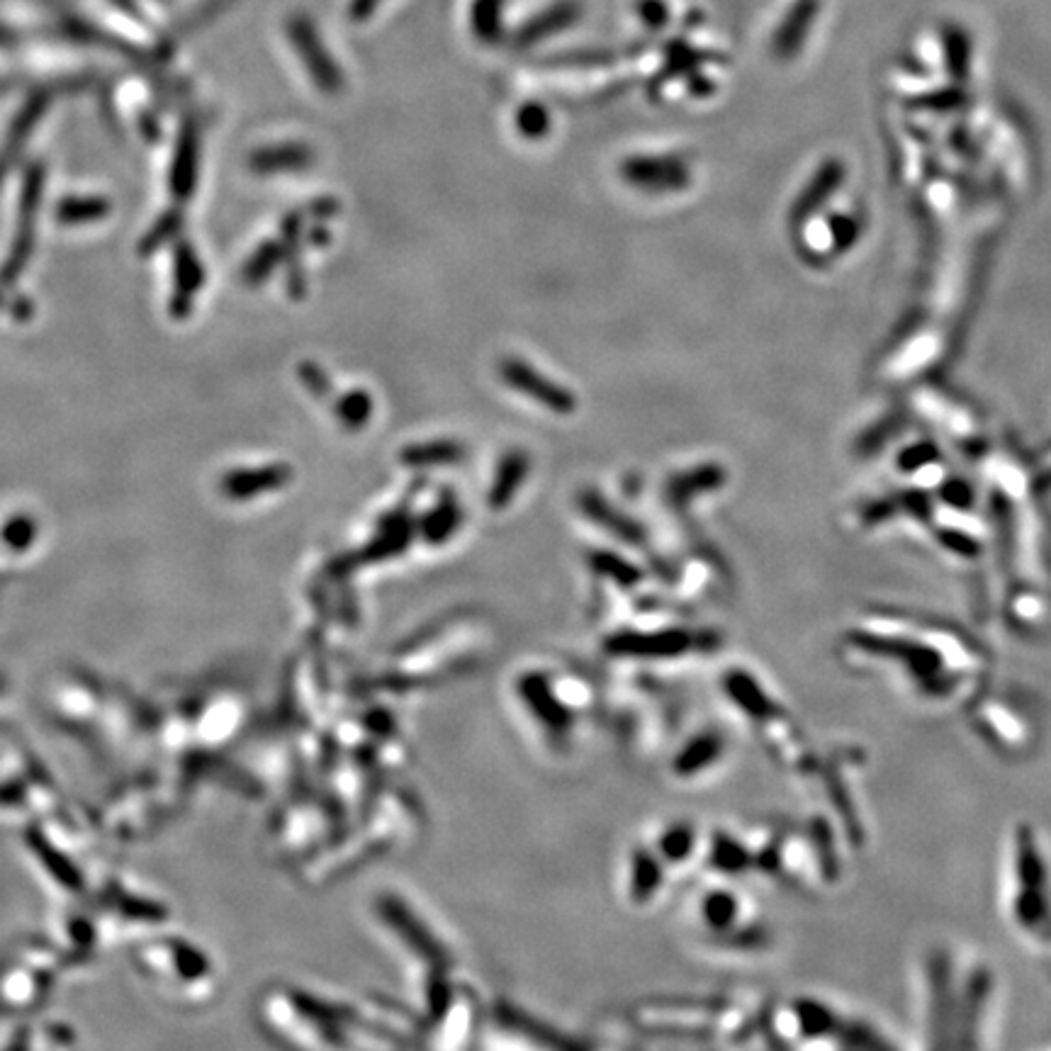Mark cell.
Segmentation results:
<instances>
[{
	"label": "cell",
	"mask_w": 1051,
	"mask_h": 1051,
	"mask_svg": "<svg viewBox=\"0 0 1051 1051\" xmlns=\"http://www.w3.org/2000/svg\"><path fill=\"white\" fill-rule=\"evenodd\" d=\"M837 659L852 672L883 684L915 711L964 714L990 687V655L956 625L873 611L840 633Z\"/></svg>",
	"instance_id": "obj_1"
},
{
	"label": "cell",
	"mask_w": 1051,
	"mask_h": 1051,
	"mask_svg": "<svg viewBox=\"0 0 1051 1051\" xmlns=\"http://www.w3.org/2000/svg\"><path fill=\"white\" fill-rule=\"evenodd\" d=\"M918 1051H988L1000 1018V976L982 952L932 942L915 964Z\"/></svg>",
	"instance_id": "obj_2"
},
{
	"label": "cell",
	"mask_w": 1051,
	"mask_h": 1051,
	"mask_svg": "<svg viewBox=\"0 0 1051 1051\" xmlns=\"http://www.w3.org/2000/svg\"><path fill=\"white\" fill-rule=\"evenodd\" d=\"M718 696L779 772L801 786L808 782L821 746L813 742L794 708L762 672L746 663L723 667L718 675Z\"/></svg>",
	"instance_id": "obj_3"
},
{
	"label": "cell",
	"mask_w": 1051,
	"mask_h": 1051,
	"mask_svg": "<svg viewBox=\"0 0 1051 1051\" xmlns=\"http://www.w3.org/2000/svg\"><path fill=\"white\" fill-rule=\"evenodd\" d=\"M998 891L1010 935L1051 956V847L1032 821H1015L1002 837Z\"/></svg>",
	"instance_id": "obj_4"
},
{
	"label": "cell",
	"mask_w": 1051,
	"mask_h": 1051,
	"mask_svg": "<svg viewBox=\"0 0 1051 1051\" xmlns=\"http://www.w3.org/2000/svg\"><path fill=\"white\" fill-rule=\"evenodd\" d=\"M764 1032L779 1051H899L877 1020L813 994L766 1002Z\"/></svg>",
	"instance_id": "obj_5"
},
{
	"label": "cell",
	"mask_w": 1051,
	"mask_h": 1051,
	"mask_svg": "<svg viewBox=\"0 0 1051 1051\" xmlns=\"http://www.w3.org/2000/svg\"><path fill=\"white\" fill-rule=\"evenodd\" d=\"M689 925L701 947L720 959H760L776 942L760 905L736 881L706 879L691 899Z\"/></svg>",
	"instance_id": "obj_6"
},
{
	"label": "cell",
	"mask_w": 1051,
	"mask_h": 1051,
	"mask_svg": "<svg viewBox=\"0 0 1051 1051\" xmlns=\"http://www.w3.org/2000/svg\"><path fill=\"white\" fill-rule=\"evenodd\" d=\"M867 766V752L857 742H830L821 746L818 762L803 784L818 796V811L833 821L849 852L869 843Z\"/></svg>",
	"instance_id": "obj_7"
},
{
	"label": "cell",
	"mask_w": 1051,
	"mask_h": 1051,
	"mask_svg": "<svg viewBox=\"0 0 1051 1051\" xmlns=\"http://www.w3.org/2000/svg\"><path fill=\"white\" fill-rule=\"evenodd\" d=\"M962 716L978 746L1006 764L1030 762L1042 746V716L1027 694L988 687Z\"/></svg>",
	"instance_id": "obj_8"
},
{
	"label": "cell",
	"mask_w": 1051,
	"mask_h": 1051,
	"mask_svg": "<svg viewBox=\"0 0 1051 1051\" xmlns=\"http://www.w3.org/2000/svg\"><path fill=\"white\" fill-rule=\"evenodd\" d=\"M730 760L733 742L728 730L718 723H704L684 736L672 752L669 774L682 786H704L723 776Z\"/></svg>",
	"instance_id": "obj_9"
},
{
	"label": "cell",
	"mask_w": 1051,
	"mask_h": 1051,
	"mask_svg": "<svg viewBox=\"0 0 1051 1051\" xmlns=\"http://www.w3.org/2000/svg\"><path fill=\"white\" fill-rule=\"evenodd\" d=\"M286 34L292 50L298 52L304 71L310 74V81L319 90L326 93V96H334V93L344 88V71L336 64L334 54L326 50L322 34H319L310 18L304 13L290 15L286 22Z\"/></svg>",
	"instance_id": "obj_10"
},
{
	"label": "cell",
	"mask_w": 1051,
	"mask_h": 1051,
	"mask_svg": "<svg viewBox=\"0 0 1051 1051\" xmlns=\"http://www.w3.org/2000/svg\"><path fill=\"white\" fill-rule=\"evenodd\" d=\"M647 845L655 849V855L663 859V865L669 869L672 877L677 873L701 867L706 830L701 825L689 818H675L659 823L651 837H645Z\"/></svg>",
	"instance_id": "obj_11"
},
{
	"label": "cell",
	"mask_w": 1051,
	"mask_h": 1051,
	"mask_svg": "<svg viewBox=\"0 0 1051 1051\" xmlns=\"http://www.w3.org/2000/svg\"><path fill=\"white\" fill-rule=\"evenodd\" d=\"M621 179L645 193H679L691 185V169L679 157H633L621 163Z\"/></svg>",
	"instance_id": "obj_12"
},
{
	"label": "cell",
	"mask_w": 1051,
	"mask_h": 1051,
	"mask_svg": "<svg viewBox=\"0 0 1051 1051\" xmlns=\"http://www.w3.org/2000/svg\"><path fill=\"white\" fill-rule=\"evenodd\" d=\"M675 879L669 869L663 865V859L655 855V849L647 845V840L631 847L629 857H625V896L641 908H647L663 899L669 881Z\"/></svg>",
	"instance_id": "obj_13"
},
{
	"label": "cell",
	"mask_w": 1051,
	"mask_h": 1051,
	"mask_svg": "<svg viewBox=\"0 0 1051 1051\" xmlns=\"http://www.w3.org/2000/svg\"><path fill=\"white\" fill-rule=\"evenodd\" d=\"M582 3L580 0H555L553 6L546 10H540L528 22H524L522 28L514 34V44L518 50H530L540 42H546L553 34H560L565 30L575 28L582 18Z\"/></svg>",
	"instance_id": "obj_14"
},
{
	"label": "cell",
	"mask_w": 1051,
	"mask_h": 1051,
	"mask_svg": "<svg viewBox=\"0 0 1051 1051\" xmlns=\"http://www.w3.org/2000/svg\"><path fill=\"white\" fill-rule=\"evenodd\" d=\"M845 167H843V161H825L823 167L816 171V175H813L811 183L803 187V193L801 197L796 200V205H794V222H806L811 219L813 215H816V212L821 207H825L830 203V197L835 191H840L843 183H845Z\"/></svg>",
	"instance_id": "obj_15"
},
{
	"label": "cell",
	"mask_w": 1051,
	"mask_h": 1051,
	"mask_svg": "<svg viewBox=\"0 0 1051 1051\" xmlns=\"http://www.w3.org/2000/svg\"><path fill=\"white\" fill-rule=\"evenodd\" d=\"M818 10H821L818 0H798V3L791 8V13L782 22V28H779L774 34V52L779 56L789 58L801 50V44L806 42L808 32L813 28V20L818 18Z\"/></svg>",
	"instance_id": "obj_16"
},
{
	"label": "cell",
	"mask_w": 1051,
	"mask_h": 1051,
	"mask_svg": "<svg viewBox=\"0 0 1051 1051\" xmlns=\"http://www.w3.org/2000/svg\"><path fill=\"white\" fill-rule=\"evenodd\" d=\"M504 377L514 387L522 389V393L530 395L538 401H546V405L555 407L558 411H570L572 407V399L568 397V393H562L560 387H555L550 380H546V377L536 375L530 365H524V363L504 365Z\"/></svg>",
	"instance_id": "obj_17"
},
{
	"label": "cell",
	"mask_w": 1051,
	"mask_h": 1051,
	"mask_svg": "<svg viewBox=\"0 0 1051 1051\" xmlns=\"http://www.w3.org/2000/svg\"><path fill=\"white\" fill-rule=\"evenodd\" d=\"M312 163V151L304 144H270L254 151L251 169L256 173H280V171H300Z\"/></svg>",
	"instance_id": "obj_18"
},
{
	"label": "cell",
	"mask_w": 1051,
	"mask_h": 1051,
	"mask_svg": "<svg viewBox=\"0 0 1051 1051\" xmlns=\"http://www.w3.org/2000/svg\"><path fill=\"white\" fill-rule=\"evenodd\" d=\"M504 0H472L470 28L478 42L494 44L502 37Z\"/></svg>",
	"instance_id": "obj_19"
},
{
	"label": "cell",
	"mask_w": 1051,
	"mask_h": 1051,
	"mask_svg": "<svg viewBox=\"0 0 1051 1051\" xmlns=\"http://www.w3.org/2000/svg\"><path fill=\"white\" fill-rule=\"evenodd\" d=\"M944 58H947L950 74L956 81H964L968 76V66H972V40L962 28L944 30Z\"/></svg>",
	"instance_id": "obj_20"
},
{
	"label": "cell",
	"mask_w": 1051,
	"mask_h": 1051,
	"mask_svg": "<svg viewBox=\"0 0 1051 1051\" xmlns=\"http://www.w3.org/2000/svg\"><path fill=\"white\" fill-rule=\"evenodd\" d=\"M516 129L524 139H543L550 129V112L546 105L526 103L516 112Z\"/></svg>",
	"instance_id": "obj_21"
},
{
	"label": "cell",
	"mask_w": 1051,
	"mask_h": 1051,
	"mask_svg": "<svg viewBox=\"0 0 1051 1051\" xmlns=\"http://www.w3.org/2000/svg\"><path fill=\"white\" fill-rule=\"evenodd\" d=\"M616 62V54L613 52H601V50H587V52H565V54H555L548 62H543V66H560V68H582V66H607Z\"/></svg>",
	"instance_id": "obj_22"
},
{
	"label": "cell",
	"mask_w": 1051,
	"mask_h": 1051,
	"mask_svg": "<svg viewBox=\"0 0 1051 1051\" xmlns=\"http://www.w3.org/2000/svg\"><path fill=\"white\" fill-rule=\"evenodd\" d=\"M635 10L645 25L653 30H663L669 20V8L665 6V0H637Z\"/></svg>",
	"instance_id": "obj_23"
},
{
	"label": "cell",
	"mask_w": 1051,
	"mask_h": 1051,
	"mask_svg": "<svg viewBox=\"0 0 1051 1051\" xmlns=\"http://www.w3.org/2000/svg\"><path fill=\"white\" fill-rule=\"evenodd\" d=\"M964 103H966V96L962 90H940L937 96H923L913 105H920V108H932V110H954V108H962Z\"/></svg>",
	"instance_id": "obj_24"
},
{
	"label": "cell",
	"mask_w": 1051,
	"mask_h": 1051,
	"mask_svg": "<svg viewBox=\"0 0 1051 1051\" xmlns=\"http://www.w3.org/2000/svg\"><path fill=\"white\" fill-rule=\"evenodd\" d=\"M380 6H383V0H348L346 18L351 22H356V25H361V22H368L377 13V8H380Z\"/></svg>",
	"instance_id": "obj_25"
}]
</instances>
